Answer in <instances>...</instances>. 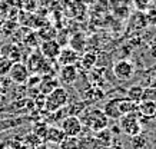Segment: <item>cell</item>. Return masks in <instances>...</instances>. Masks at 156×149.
<instances>
[{"label":"cell","instance_id":"obj_4","mask_svg":"<svg viewBox=\"0 0 156 149\" xmlns=\"http://www.w3.org/2000/svg\"><path fill=\"white\" fill-rule=\"evenodd\" d=\"M62 130L65 132L66 136H75V138H79L82 133H83V123L79 116L75 115H67L65 119L62 120L60 125Z\"/></svg>","mask_w":156,"mask_h":149},{"label":"cell","instance_id":"obj_25","mask_svg":"<svg viewBox=\"0 0 156 149\" xmlns=\"http://www.w3.org/2000/svg\"><path fill=\"white\" fill-rule=\"evenodd\" d=\"M102 149H125L120 144H113L110 145V146H106V148H102Z\"/></svg>","mask_w":156,"mask_h":149},{"label":"cell","instance_id":"obj_17","mask_svg":"<svg viewBox=\"0 0 156 149\" xmlns=\"http://www.w3.org/2000/svg\"><path fill=\"white\" fill-rule=\"evenodd\" d=\"M56 87H59V80L57 79H52V77H46L44 80L40 82L39 85V89H40V93L43 95H49L50 92H53Z\"/></svg>","mask_w":156,"mask_h":149},{"label":"cell","instance_id":"obj_14","mask_svg":"<svg viewBox=\"0 0 156 149\" xmlns=\"http://www.w3.org/2000/svg\"><path fill=\"white\" fill-rule=\"evenodd\" d=\"M65 136H66V135H65V132L62 130V128H57V126H49L44 139L49 140V142H52V144L59 145L62 140L65 139Z\"/></svg>","mask_w":156,"mask_h":149},{"label":"cell","instance_id":"obj_22","mask_svg":"<svg viewBox=\"0 0 156 149\" xmlns=\"http://www.w3.org/2000/svg\"><path fill=\"white\" fill-rule=\"evenodd\" d=\"M146 144H147V140L142 133L130 138V146H132V149H145Z\"/></svg>","mask_w":156,"mask_h":149},{"label":"cell","instance_id":"obj_3","mask_svg":"<svg viewBox=\"0 0 156 149\" xmlns=\"http://www.w3.org/2000/svg\"><path fill=\"white\" fill-rule=\"evenodd\" d=\"M67 102H69V95L65 87H56L53 92H50L49 95H46V103H44V108L48 112H57L59 109H63L67 106Z\"/></svg>","mask_w":156,"mask_h":149},{"label":"cell","instance_id":"obj_21","mask_svg":"<svg viewBox=\"0 0 156 149\" xmlns=\"http://www.w3.org/2000/svg\"><path fill=\"white\" fill-rule=\"evenodd\" d=\"M12 66H13V62L7 56H0V76L9 75Z\"/></svg>","mask_w":156,"mask_h":149},{"label":"cell","instance_id":"obj_19","mask_svg":"<svg viewBox=\"0 0 156 149\" xmlns=\"http://www.w3.org/2000/svg\"><path fill=\"white\" fill-rule=\"evenodd\" d=\"M69 44H70V48L73 49V50H76V52L79 53L80 50H83V48H85V44H86L85 36H83L82 33L73 34V36L70 37V42H69Z\"/></svg>","mask_w":156,"mask_h":149},{"label":"cell","instance_id":"obj_2","mask_svg":"<svg viewBox=\"0 0 156 149\" xmlns=\"http://www.w3.org/2000/svg\"><path fill=\"white\" fill-rule=\"evenodd\" d=\"M119 128L125 135L130 138L137 136L142 133V123H140V116L137 112L126 113L119 119Z\"/></svg>","mask_w":156,"mask_h":149},{"label":"cell","instance_id":"obj_18","mask_svg":"<svg viewBox=\"0 0 156 149\" xmlns=\"http://www.w3.org/2000/svg\"><path fill=\"white\" fill-rule=\"evenodd\" d=\"M126 92H128V99L139 103V102L143 99V92H145V89H143L140 85H132Z\"/></svg>","mask_w":156,"mask_h":149},{"label":"cell","instance_id":"obj_15","mask_svg":"<svg viewBox=\"0 0 156 149\" xmlns=\"http://www.w3.org/2000/svg\"><path fill=\"white\" fill-rule=\"evenodd\" d=\"M96 62H98V56H96L95 53L87 52L79 59V62L77 63L80 65V67L83 69V70H92L93 66L96 65Z\"/></svg>","mask_w":156,"mask_h":149},{"label":"cell","instance_id":"obj_10","mask_svg":"<svg viewBox=\"0 0 156 149\" xmlns=\"http://www.w3.org/2000/svg\"><path fill=\"white\" fill-rule=\"evenodd\" d=\"M77 76H79V72H77V67L75 65H70V66H62L60 72H59V79H60L62 83L65 85H72L77 80Z\"/></svg>","mask_w":156,"mask_h":149},{"label":"cell","instance_id":"obj_1","mask_svg":"<svg viewBox=\"0 0 156 149\" xmlns=\"http://www.w3.org/2000/svg\"><path fill=\"white\" fill-rule=\"evenodd\" d=\"M79 116L82 120L83 126H86L89 130H92L93 133L99 132V130L105 129L109 126V119L108 116L103 113L102 109L99 108H92V109H85Z\"/></svg>","mask_w":156,"mask_h":149},{"label":"cell","instance_id":"obj_6","mask_svg":"<svg viewBox=\"0 0 156 149\" xmlns=\"http://www.w3.org/2000/svg\"><path fill=\"white\" fill-rule=\"evenodd\" d=\"M9 76H10V79H12V82L17 83V85H24V83L27 82L30 73H29V69L24 63L14 62L12 69H10V72H9Z\"/></svg>","mask_w":156,"mask_h":149},{"label":"cell","instance_id":"obj_12","mask_svg":"<svg viewBox=\"0 0 156 149\" xmlns=\"http://www.w3.org/2000/svg\"><path fill=\"white\" fill-rule=\"evenodd\" d=\"M137 113L140 118H153L156 116V102L140 101L137 103Z\"/></svg>","mask_w":156,"mask_h":149},{"label":"cell","instance_id":"obj_24","mask_svg":"<svg viewBox=\"0 0 156 149\" xmlns=\"http://www.w3.org/2000/svg\"><path fill=\"white\" fill-rule=\"evenodd\" d=\"M149 53H151L152 58L156 59V43H155V44H152L151 48H149Z\"/></svg>","mask_w":156,"mask_h":149},{"label":"cell","instance_id":"obj_11","mask_svg":"<svg viewBox=\"0 0 156 149\" xmlns=\"http://www.w3.org/2000/svg\"><path fill=\"white\" fill-rule=\"evenodd\" d=\"M79 149H102V145L95 135L82 133L79 136Z\"/></svg>","mask_w":156,"mask_h":149},{"label":"cell","instance_id":"obj_9","mask_svg":"<svg viewBox=\"0 0 156 149\" xmlns=\"http://www.w3.org/2000/svg\"><path fill=\"white\" fill-rule=\"evenodd\" d=\"M119 99L120 98H116V99H109L106 103L103 105V113L108 116V119L110 120H119L122 118V113L119 111Z\"/></svg>","mask_w":156,"mask_h":149},{"label":"cell","instance_id":"obj_7","mask_svg":"<svg viewBox=\"0 0 156 149\" xmlns=\"http://www.w3.org/2000/svg\"><path fill=\"white\" fill-rule=\"evenodd\" d=\"M60 44L57 40L55 39H50V40H43L42 42V46H40V50L39 52L43 55V58L44 59H56L59 56V53H60Z\"/></svg>","mask_w":156,"mask_h":149},{"label":"cell","instance_id":"obj_8","mask_svg":"<svg viewBox=\"0 0 156 149\" xmlns=\"http://www.w3.org/2000/svg\"><path fill=\"white\" fill-rule=\"evenodd\" d=\"M56 59L60 66H70V65L76 66V63L79 62V53L73 50L70 46H67V48L60 49V53Z\"/></svg>","mask_w":156,"mask_h":149},{"label":"cell","instance_id":"obj_23","mask_svg":"<svg viewBox=\"0 0 156 149\" xmlns=\"http://www.w3.org/2000/svg\"><path fill=\"white\" fill-rule=\"evenodd\" d=\"M40 82H42V77H40V75L34 73V75H32V76H29L27 82L24 83V85H26L29 89H32L33 86H39V85H40Z\"/></svg>","mask_w":156,"mask_h":149},{"label":"cell","instance_id":"obj_20","mask_svg":"<svg viewBox=\"0 0 156 149\" xmlns=\"http://www.w3.org/2000/svg\"><path fill=\"white\" fill-rule=\"evenodd\" d=\"M60 149H79V138L75 136H65V139L59 144Z\"/></svg>","mask_w":156,"mask_h":149},{"label":"cell","instance_id":"obj_13","mask_svg":"<svg viewBox=\"0 0 156 149\" xmlns=\"http://www.w3.org/2000/svg\"><path fill=\"white\" fill-rule=\"evenodd\" d=\"M95 136L96 139L100 142L102 148H106V146H110V145L115 144V135L112 133V130L109 129V126L99 130V132H95Z\"/></svg>","mask_w":156,"mask_h":149},{"label":"cell","instance_id":"obj_16","mask_svg":"<svg viewBox=\"0 0 156 149\" xmlns=\"http://www.w3.org/2000/svg\"><path fill=\"white\" fill-rule=\"evenodd\" d=\"M119 111L120 113L126 115V113H132V112H137V103L130 101L128 98H120L119 99Z\"/></svg>","mask_w":156,"mask_h":149},{"label":"cell","instance_id":"obj_5","mask_svg":"<svg viewBox=\"0 0 156 149\" xmlns=\"http://www.w3.org/2000/svg\"><path fill=\"white\" fill-rule=\"evenodd\" d=\"M113 75L119 80H129L135 75V65L128 59H120L112 67Z\"/></svg>","mask_w":156,"mask_h":149}]
</instances>
